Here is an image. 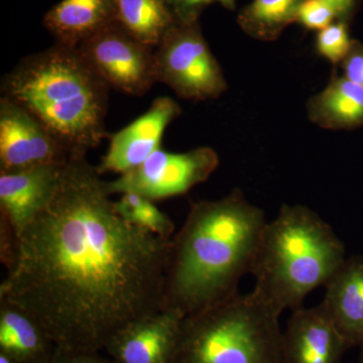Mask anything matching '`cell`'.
I'll return each instance as SVG.
<instances>
[{
    "label": "cell",
    "mask_w": 363,
    "mask_h": 363,
    "mask_svg": "<svg viewBox=\"0 0 363 363\" xmlns=\"http://www.w3.org/2000/svg\"><path fill=\"white\" fill-rule=\"evenodd\" d=\"M64 166H40L11 173L0 172L1 218L11 225L18 238L51 201Z\"/></svg>",
    "instance_id": "13"
},
{
    "label": "cell",
    "mask_w": 363,
    "mask_h": 363,
    "mask_svg": "<svg viewBox=\"0 0 363 363\" xmlns=\"http://www.w3.org/2000/svg\"><path fill=\"white\" fill-rule=\"evenodd\" d=\"M116 206L117 212L128 223L161 238H173L175 224L152 200L138 193H124L116 202Z\"/></svg>",
    "instance_id": "20"
},
{
    "label": "cell",
    "mask_w": 363,
    "mask_h": 363,
    "mask_svg": "<svg viewBox=\"0 0 363 363\" xmlns=\"http://www.w3.org/2000/svg\"><path fill=\"white\" fill-rule=\"evenodd\" d=\"M304 0H253L238 14V23L253 39L271 42L278 39L291 23L297 21Z\"/></svg>",
    "instance_id": "19"
},
{
    "label": "cell",
    "mask_w": 363,
    "mask_h": 363,
    "mask_svg": "<svg viewBox=\"0 0 363 363\" xmlns=\"http://www.w3.org/2000/svg\"><path fill=\"white\" fill-rule=\"evenodd\" d=\"M176 23H191L199 21L200 16L213 0H166Z\"/></svg>",
    "instance_id": "23"
},
{
    "label": "cell",
    "mask_w": 363,
    "mask_h": 363,
    "mask_svg": "<svg viewBox=\"0 0 363 363\" xmlns=\"http://www.w3.org/2000/svg\"><path fill=\"white\" fill-rule=\"evenodd\" d=\"M360 347V357H359V363H363V340L359 344Z\"/></svg>",
    "instance_id": "29"
},
{
    "label": "cell",
    "mask_w": 363,
    "mask_h": 363,
    "mask_svg": "<svg viewBox=\"0 0 363 363\" xmlns=\"http://www.w3.org/2000/svg\"><path fill=\"white\" fill-rule=\"evenodd\" d=\"M109 87L77 48L56 44L26 57L2 80V96L33 114L72 155L105 136Z\"/></svg>",
    "instance_id": "3"
},
{
    "label": "cell",
    "mask_w": 363,
    "mask_h": 363,
    "mask_svg": "<svg viewBox=\"0 0 363 363\" xmlns=\"http://www.w3.org/2000/svg\"><path fill=\"white\" fill-rule=\"evenodd\" d=\"M218 164V155L211 147L180 154L159 147L140 166L106 182V188L111 195L133 192L157 201L186 194L208 180Z\"/></svg>",
    "instance_id": "7"
},
{
    "label": "cell",
    "mask_w": 363,
    "mask_h": 363,
    "mask_svg": "<svg viewBox=\"0 0 363 363\" xmlns=\"http://www.w3.org/2000/svg\"><path fill=\"white\" fill-rule=\"evenodd\" d=\"M57 346L23 308L0 300V354L16 363H52Z\"/></svg>",
    "instance_id": "16"
},
{
    "label": "cell",
    "mask_w": 363,
    "mask_h": 363,
    "mask_svg": "<svg viewBox=\"0 0 363 363\" xmlns=\"http://www.w3.org/2000/svg\"><path fill=\"white\" fill-rule=\"evenodd\" d=\"M351 44L347 23L342 21H334L319 30L316 38L318 52L333 65L342 63L350 51Z\"/></svg>",
    "instance_id": "21"
},
{
    "label": "cell",
    "mask_w": 363,
    "mask_h": 363,
    "mask_svg": "<svg viewBox=\"0 0 363 363\" xmlns=\"http://www.w3.org/2000/svg\"><path fill=\"white\" fill-rule=\"evenodd\" d=\"M52 363H116L105 358L99 351L69 350L57 348Z\"/></svg>",
    "instance_id": "25"
},
{
    "label": "cell",
    "mask_w": 363,
    "mask_h": 363,
    "mask_svg": "<svg viewBox=\"0 0 363 363\" xmlns=\"http://www.w3.org/2000/svg\"><path fill=\"white\" fill-rule=\"evenodd\" d=\"M344 77L363 87V45L352 40L350 51L342 63Z\"/></svg>",
    "instance_id": "24"
},
{
    "label": "cell",
    "mask_w": 363,
    "mask_h": 363,
    "mask_svg": "<svg viewBox=\"0 0 363 363\" xmlns=\"http://www.w3.org/2000/svg\"><path fill=\"white\" fill-rule=\"evenodd\" d=\"M116 23L114 0H62L44 18L56 44L70 48H78Z\"/></svg>",
    "instance_id": "15"
},
{
    "label": "cell",
    "mask_w": 363,
    "mask_h": 363,
    "mask_svg": "<svg viewBox=\"0 0 363 363\" xmlns=\"http://www.w3.org/2000/svg\"><path fill=\"white\" fill-rule=\"evenodd\" d=\"M325 1L328 2L333 7L337 14V21L347 23L348 18H350L354 9L357 0H325Z\"/></svg>",
    "instance_id": "26"
},
{
    "label": "cell",
    "mask_w": 363,
    "mask_h": 363,
    "mask_svg": "<svg viewBox=\"0 0 363 363\" xmlns=\"http://www.w3.org/2000/svg\"><path fill=\"white\" fill-rule=\"evenodd\" d=\"M337 21L333 7L325 0H304L298 9L297 23L308 30H323Z\"/></svg>",
    "instance_id": "22"
},
{
    "label": "cell",
    "mask_w": 363,
    "mask_h": 363,
    "mask_svg": "<svg viewBox=\"0 0 363 363\" xmlns=\"http://www.w3.org/2000/svg\"><path fill=\"white\" fill-rule=\"evenodd\" d=\"M267 223L240 189L216 201L192 203L171 240L162 310L185 317L238 294Z\"/></svg>",
    "instance_id": "2"
},
{
    "label": "cell",
    "mask_w": 363,
    "mask_h": 363,
    "mask_svg": "<svg viewBox=\"0 0 363 363\" xmlns=\"http://www.w3.org/2000/svg\"><path fill=\"white\" fill-rule=\"evenodd\" d=\"M213 1L219 2L222 6L229 9V11H234L235 9V0H213Z\"/></svg>",
    "instance_id": "27"
},
{
    "label": "cell",
    "mask_w": 363,
    "mask_h": 363,
    "mask_svg": "<svg viewBox=\"0 0 363 363\" xmlns=\"http://www.w3.org/2000/svg\"><path fill=\"white\" fill-rule=\"evenodd\" d=\"M77 50L105 84L124 94L143 96L157 82L155 50L117 23L86 40Z\"/></svg>",
    "instance_id": "8"
},
{
    "label": "cell",
    "mask_w": 363,
    "mask_h": 363,
    "mask_svg": "<svg viewBox=\"0 0 363 363\" xmlns=\"http://www.w3.org/2000/svg\"><path fill=\"white\" fill-rule=\"evenodd\" d=\"M117 23L143 44L156 49L176 23L166 0H114Z\"/></svg>",
    "instance_id": "18"
},
{
    "label": "cell",
    "mask_w": 363,
    "mask_h": 363,
    "mask_svg": "<svg viewBox=\"0 0 363 363\" xmlns=\"http://www.w3.org/2000/svg\"><path fill=\"white\" fill-rule=\"evenodd\" d=\"M310 121L325 130L363 126V87L346 77H334L308 104Z\"/></svg>",
    "instance_id": "17"
},
{
    "label": "cell",
    "mask_w": 363,
    "mask_h": 363,
    "mask_svg": "<svg viewBox=\"0 0 363 363\" xmlns=\"http://www.w3.org/2000/svg\"><path fill=\"white\" fill-rule=\"evenodd\" d=\"M155 59L157 82L168 85L184 99H214L227 89L223 71L199 21L172 26L155 49Z\"/></svg>",
    "instance_id": "6"
},
{
    "label": "cell",
    "mask_w": 363,
    "mask_h": 363,
    "mask_svg": "<svg viewBox=\"0 0 363 363\" xmlns=\"http://www.w3.org/2000/svg\"><path fill=\"white\" fill-rule=\"evenodd\" d=\"M183 318L161 310L136 320L116 334L104 350L116 363H172Z\"/></svg>",
    "instance_id": "11"
},
{
    "label": "cell",
    "mask_w": 363,
    "mask_h": 363,
    "mask_svg": "<svg viewBox=\"0 0 363 363\" xmlns=\"http://www.w3.org/2000/svg\"><path fill=\"white\" fill-rule=\"evenodd\" d=\"M325 286L321 304L348 350L363 340V255L345 259Z\"/></svg>",
    "instance_id": "14"
},
{
    "label": "cell",
    "mask_w": 363,
    "mask_h": 363,
    "mask_svg": "<svg viewBox=\"0 0 363 363\" xmlns=\"http://www.w3.org/2000/svg\"><path fill=\"white\" fill-rule=\"evenodd\" d=\"M0 363H16V362H13V360L9 359V358H7L6 357H4V355L0 354Z\"/></svg>",
    "instance_id": "28"
},
{
    "label": "cell",
    "mask_w": 363,
    "mask_h": 363,
    "mask_svg": "<svg viewBox=\"0 0 363 363\" xmlns=\"http://www.w3.org/2000/svg\"><path fill=\"white\" fill-rule=\"evenodd\" d=\"M72 155L33 114L0 98V172L64 166Z\"/></svg>",
    "instance_id": "9"
},
{
    "label": "cell",
    "mask_w": 363,
    "mask_h": 363,
    "mask_svg": "<svg viewBox=\"0 0 363 363\" xmlns=\"http://www.w3.org/2000/svg\"><path fill=\"white\" fill-rule=\"evenodd\" d=\"M171 240L124 220L97 167L72 156L18 238L0 300L30 313L60 350H105L162 309Z\"/></svg>",
    "instance_id": "1"
},
{
    "label": "cell",
    "mask_w": 363,
    "mask_h": 363,
    "mask_svg": "<svg viewBox=\"0 0 363 363\" xmlns=\"http://www.w3.org/2000/svg\"><path fill=\"white\" fill-rule=\"evenodd\" d=\"M281 314L252 291L188 315L172 363H284Z\"/></svg>",
    "instance_id": "5"
},
{
    "label": "cell",
    "mask_w": 363,
    "mask_h": 363,
    "mask_svg": "<svg viewBox=\"0 0 363 363\" xmlns=\"http://www.w3.org/2000/svg\"><path fill=\"white\" fill-rule=\"evenodd\" d=\"M180 113V106L172 98L155 99L149 111L112 136L108 150L97 166L98 172L101 175H121L142 164L161 147L164 130Z\"/></svg>",
    "instance_id": "10"
},
{
    "label": "cell",
    "mask_w": 363,
    "mask_h": 363,
    "mask_svg": "<svg viewBox=\"0 0 363 363\" xmlns=\"http://www.w3.org/2000/svg\"><path fill=\"white\" fill-rule=\"evenodd\" d=\"M345 259L342 241L316 212L283 205L260 235L250 272L253 291L279 312L298 309Z\"/></svg>",
    "instance_id": "4"
},
{
    "label": "cell",
    "mask_w": 363,
    "mask_h": 363,
    "mask_svg": "<svg viewBox=\"0 0 363 363\" xmlns=\"http://www.w3.org/2000/svg\"><path fill=\"white\" fill-rule=\"evenodd\" d=\"M347 350L321 303L293 310L283 331L284 363H341Z\"/></svg>",
    "instance_id": "12"
}]
</instances>
